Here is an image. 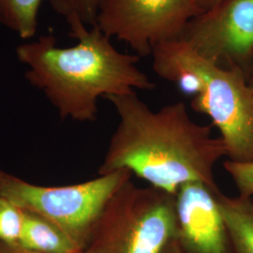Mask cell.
<instances>
[{
    "mask_svg": "<svg viewBox=\"0 0 253 253\" xmlns=\"http://www.w3.org/2000/svg\"><path fill=\"white\" fill-rule=\"evenodd\" d=\"M105 100L116 109L119 121L99 175L126 169L173 195L189 182L217 187L214 167L226 157V146L220 137L212 135V126L191 118L185 102L153 111L135 91Z\"/></svg>",
    "mask_w": 253,
    "mask_h": 253,
    "instance_id": "1",
    "label": "cell"
},
{
    "mask_svg": "<svg viewBox=\"0 0 253 253\" xmlns=\"http://www.w3.org/2000/svg\"><path fill=\"white\" fill-rule=\"evenodd\" d=\"M71 37L77 43L69 48L57 47L53 35L16 48L19 61L28 68L26 79L44 93L61 118L93 122L100 98L156 87L138 67L140 57L118 51L99 27Z\"/></svg>",
    "mask_w": 253,
    "mask_h": 253,
    "instance_id": "2",
    "label": "cell"
},
{
    "mask_svg": "<svg viewBox=\"0 0 253 253\" xmlns=\"http://www.w3.org/2000/svg\"><path fill=\"white\" fill-rule=\"evenodd\" d=\"M176 232L175 195L129 178L107 202L83 253H163Z\"/></svg>",
    "mask_w": 253,
    "mask_h": 253,
    "instance_id": "3",
    "label": "cell"
},
{
    "mask_svg": "<svg viewBox=\"0 0 253 253\" xmlns=\"http://www.w3.org/2000/svg\"><path fill=\"white\" fill-rule=\"evenodd\" d=\"M126 169L69 186H40L0 169V195L59 228L84 252L116 190L131 178Z\"/></svg>",
    "mask_w": 253,
    "mask_h": 253,
    "instance_id": "4",
    "label": "cell"
},
{
    "mask_svg": "<svg viewBox=\"0 0 253 253\" xmlns=\"http://www.w3.org/2000/svg\"><path fill=\"white\" fill-rule=\"evenodd\" d=\"M185 43L188 60L200 79L191 108L210 118L218 129L227 160L253 163V87L241 71L210 62Z\"/></svg>",
    "mask_w": 253,
    "mask_h": 253,
    "instance_id": "5",
    "label": "cell"
},
{
    "mask_svg": "<svg viewBox=\"0 0 253 253\" xmlns=\"http://www.w3.org/2000/svg\"><path fill=\"white\" fill-rule=\"evenodd\" d=\"M202 12L196 0H99L95 26L143 57L158 44L180 39Z\"/></svg>",
    "mask_w": 253,
    "mask_h": 253,
    "instance_id": "6",
    "label": "cell"
},
{
    "mask_svg": "<svg viewBox=\"0 0 253 253\" xmlns=\"http://www.w3.org/2000/svg\"><path fill=\"white\" fill-rule=\"evenodd\" d=\"M180 39L208 61L247 78L253 61V0H221L190 20Z\"/></svg>",
    "mask_w": 253,
    "mask_h": 253,
    "instance_id": "7",
    "label": "cell"
},
{
    "mask_svg": "<svg viewBox=\"0 0 253 253\" xmlns=\"http://www.w3.org/2000/svg\"><path fill=\"white\" fill-rule=\"evenodd\" d=\"M219 191L199 181L176 191V241L184 253H234L217 202Z\"/></svg>",
    "mask_w": 253,
    "mask_h": 253,
    "instance_id": "8",
    "label": "cell"
},
{
    "mask_svg": "<svg viewBox=\"0 0 253 253\" xmlns=\"http://www.w3.org/2000/svg\"><path fill=\"white\" fill-rule=\"evenodd\" d=\"M23 211L24 226L16 247L40 253H83L59 228L34 213Z\"/></svg>",
    "mask_w": 253,
    "mask_h": 253,
    "instance_id": "9",
    "label": "cell"
},
{
    "mask_svg": "<svg viewBox=\"0 0 253 253\" xmlns=\"http://www.w3.org/2000/svg\"><path fill=\"white\" fill-rule=\"evenodd\" d=\"M217 202L234 253H253V198L229 197L221 191Z\"/></svg>",
    "mask_w": 253,
    "mask_h": 253,
    "instance_id": "10",
    "label": "cell"
},
{
    "mask_svg": "<svg viewBox=\"0 0 253 253\" xmlns=\"http://www.w3.org/2000/svg\"><path fill=\"white\" fill-rule=\"evenodd\" d=\"M42 0H0V24L23 40L36 34Z\"/></svg>",
    "mask_w": 253,
    "mask_h": 253,
    "instance_id": "11",
    "label": "cell"
},
{
    "mask_svg": "<svg viewBox=\"0 0 253 253\" xmlns=\"http://www.w3.org/2000/svg\"><path fill=\"white\" fill-rule=\"evenodd\" d=\"M51 8L63 17L72 36L85 27H95L99 0H48Z\"/></svg>",
    "mask_w": 253,
    "mask_h": 253,
    "instance_id": "12",
    "label": "cell"
},
{
    "mask_svg": "<svg viewBox=\"0 0 253 253\" xmlns=\"http://www.w3.org/2000/svg\"><path fill=\"white\" fill-rule=\"evenodd\" d=\"M23 226V209L0 195V242L17 246Z\"/></svg>",
    "mask_w": 253,
    "mask_h": 253,
    "instance_id": "13",
    "label": "cell"
},
{
    "mask_svg": "<svg viewBox=\"0 0 253 253\" xmlns=\"http://www.w3.org/2000/svg\"><path fill=\"white\" fill-rule=\"evenodd\" d=\"M223 167L235 183L241 197L253 196V163H235L227 160Z\"/></svg>",
    "mask_w": 253,
    "mask_h": 253,
    "instance_id": "14",
    "label": "cell"
},
{
    "mask_svg": "<svg viewBox=\"0 0 253 253\" xmlns=\"http://www.w3.org/2000/svg\"><path fill=\"white\" fill-rule=\"evenodd\" d=\"M0 253H40L27 251L25 249L19 248L16 246H10V245L5 244L0 242Z\"/></svg>",
    "mask_w": 253,
    "mask_h": 253,
    "instance_id": "15",
    "label": "cell"
},
{
    "mask_svg": "<svg viewBox=\"0 0 253 253\" xmlns=\"http://www.w3.org/2000/svg\"><path fill=\"white\" fill-rule=\"evenodd\" d=\"M200 8L204 11L214 8L221 0H196Z\"/></svg>",
    "mask_w": 253,
    "mask_h": 253,
    "instance_id": "16",
    "label": "cell"
},
{
    "mask_svg": "<svg viewBox=\"0 0 253 253\" xmlns=\"http://www.w3.org/2000/svg\"><path fill=\"white\" fill-rule=\"evenodd\" d=\"M163 253H184V252L182 251V249L178 244V242L176 241V239H174L172 243L166 248V250L163 252Z\"/></svg>",
    "mask_w": 253,
    "mask_h": 253,
    "instance_id": "17",
    "label": "cell"
},
{
    "mask_svg": "<svg viewBox=\"0 0 253 253\" xmlns=\"http://www.w3.org/2000/svg\"><path fill=\"white\" fill-rule=\"evenodd\" d=\"M247 80L249 84L252 86L253 88V61L252 66H251V69H250V72L248 73V76H247Z\"/></svg>",
    "mask_w": 253,
    "mask_h": 253,
    "instance_id": "18",
    "label": "cell"
}]
</instances>
